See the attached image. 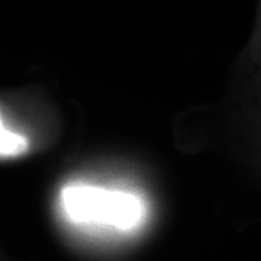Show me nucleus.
<instances>
[{
  "label": "nucleus",
  "instance_id": "2",
  "mask_svg": "<svg viewBox=\"0 0 261 261\" xmlns=\"http://www.w3.org/2000/svg\"><path fill=\"white\" fill-rule=\"evenodd\" d=\"M28 140L15 130H10L0 118V159H13L28 151Z\"/></svg>",
  "mask_w": 261,
  "mask_h": 261
},
{
  "label": "nucleus",
  "instance_id": "1",
  "mask_svg": "<svg viewBox=\"0 0 261 261\" xmlns=\"http://www.w3.org/2000/svg\"><path fill=\"white\" fill-rule=\"evenodd\" d=\"M60 207L75 225L128 232L145 218V203L134 192L90 183H68L60 192Z\"/></svg>",
  "mask_w": 261,
  "mask_h": 261
}]
</instances>
